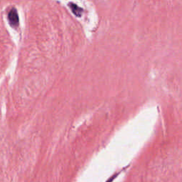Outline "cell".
Segmentation results:
<instances>
[{
	"label": "cell",
	"mask_w": 182,
	"mask_h": 182,
	"mask_svg": "<svg viewBox=\"0 0 182 182\" xmlns=\"http://www.w3.org/2000/svg\"><path fill=\"white\" fill-rule=\"evenodd\" d=\"M8 20L11 26H12V27H17V26H19V15H18L17 11L16 9H12V10H10V12H9Z\"/></svg>",
	"instance_id": "obj_1"
},
{
	"label": "cell",
	"mask_w": 182,
	"mask_h": 182,
	"mask_svg": "<svg viewBox=\"0 0 182 182\" xmlns=\"http://www.w3.org/2000/svg\"><path fill=\"white\" fill-rule=\"evenodd\" d=\"M68 6L71 8L72 12L76 16H77V17H80L81 16L83 13V10L81 8L79 7V6L74 3H69Z\"/></svg>",
	"instance_id": "obj_2"
}]
</instances>
